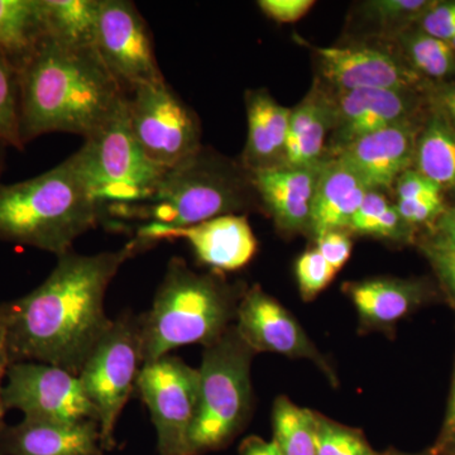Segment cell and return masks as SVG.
Returning <instances> with one entry per match:
<instances>
[{"mask_svg":"<svg viewBox=\"0 0 455 455\" xmlns=\"http://www.w3.org/2000/svg\"><path fill=\"white\" fill-rule=\"evenodd\" d=\"M363 329L385 331L418 309L427 298L423 283L405 278L377 277L347 284Z\"/></svg>","mask_w":455,"mask_h":455,"instance_id":"ffe728a7","label":"cell"},{"mask_svg":"<svg viewBox=\"0 0 455 455\" xmlns=\"http://www.w3.org/2000/svg\"><path fill=\"white\" fill-rule=\"evenodd\" d=\"M253 355L235 324L204 349L202 366L197 368L199 407L188 436V455L226 448L244 429L252 414Z\"/></svg>","mask_w":455,"mask_h":455,"instance_id":"8992f818","label":"cell"},{"mask_svg":"<svg viewBox=\"0 0 455 455\" xmlns=\"http://www.w3.org/2000/svg\"><path fill=\"white\" fill-rule=\"evenodd\" d=\"M137 390L157 433L160 455H188L199 407V370L167 355L140 368Z\"/></svg>","mask_w":455,"mask_h":455,"instance_id":"30bf717a","label":"cell"},{"mask_svg":"<svg viewBox=\"0 0 455 455\" xmlns=\"http://www.w3.org/2000/svg\"><path fill=\"white\" fill-rule=\"evenodd\" d=\"M0 143L22 148L18 73L0 53Z\"/></svg>","mask_w":455,"mask_h":455,"instance_id":"1f68e13d","label":"cell"},{"mask_svg":"<svg viewBox=\"0 0 455 455\" xmlns=\"http://www.w3.org/2000/svg\"><path fill=\"white\" fill-rule=\"evenodd\" d=\"M94 50L128 92L166 82L156 59L152 33L133 2L100 0Z\"/></svg>","mask_w":455,"mask_h":455,"instance_id":"8fae6325","label":"cell"},{"mask_svg":"<svg viewBox=\"0 0 455 455\" xmlns=\"http://www.w3.org/2000/svg\"><path fill=\"white\" fill-rule=\"evenodd\" d=\"M447 455H455V451H451V453H449Z\"/></svg>","mask_w":455,"mask_h":455,"instance_id":"c3c4849f","label":"cell"},{"mask_svg":"<svg viewBox=\"0 0 455 455\" xmlns=\"http://www.w3.org/2000/svg\"><path fill=\"white\" fill-rule=\"evenodd\" d=\"M434 2L427 0H372L363 3V17L383 35L400 36L406 27L420 20Z\"/></svg>","mask_w":455,"mask_h":455,"instance_id":"f546056e","label":"cell"},{"mask_svg":"<svg viewBox=\"0 0 455 455\" xmlns=\"http://www.w3.org/2000/svg\"><path fill=\"white\" fill-rule=\"evenodd\" d=\"M407 64L419 75L434 79L455 75V51L447 42L423 31L401 33Z\"/></svg>","mask_w":455,"mask_h":455,"instance_id":"f1b7e54d","label":"cell"},{"mask_svg":"<svg viewBox=\"0 0 455 455\" xmlns=\"http://www.w3.org/2000/svg\"><path fill=\"white\" fill-rule=\"evenodd\" d=\"M397 202L427 199V197L443 196L442 188L435 182L425 178L416 169L407 170L398 178L396 185Z\"/></svg>","mask_w":455,"mask_h":455,"instance_id":"8d00e7d4","label":"cell"},{"mask_svg":"<svg viewBox=\"0 0 455 455\" xmlns=\"http://www.w3.org/2000/svg\"><path fill=\"white\" fill-rule=\"evenodd\" d=\"M98 455H103V454H98Z\"/></svg>","mask_w":455,"mask_h":455,"instance_id":"f907efd6","label":"cell"},{"mask_svg":"<svg viewBox=\"0 0 455 455\" xmlns=\"http://www.w3.org/2000/svg\"><path fill=\"white\" fill-rule=\"evenodd\" d=\"M103 214L71 156L40 176L0 184V239L11 243L60 257Z\"/></svg>","mask_w":455,"mask_h":455,"instance_id":"3957f363","label":"cell"},{"mask_svg":"<svg viewBox=\"0 0 455 455\" xmlns=\"http://www.w3.org/2000/svg\"><path fill=\"white\" fill-rule=\"evenodd\" d=\"M239 455H283L272 440L251 435L239 445Z\"/></svg>","mask_w":455,"mask_h":455,"instance_id":"ab89813d","label":"cell"},{"mask_svg":"<svg viewBox=\"0 0 455 455\" xmlns=\"http://www.w3.org/2000/svg\"><path fill=\"white\" fill-rule=\"evenodd\" d=\"M46 38L40 0H0V53L18 74Z\"/></svg>","mask_w":455,"mask_h":455,"instance_id":"cb8c5ba5","label":"cell"},{"mask_svg":"<svg viewBox=\"0 0 455 455\" xmlns=\"http://www.w3.org/2000/svg\"><path fill=\"white\" fill-rule=\"evenodd\" d=\"M128 121L146 157L164 171L202 148L196 114L166 82L128 92Z\"/></svg>","mask_w":455,"mask_h":455,"instance_id":"9c48e42d","label":"cell"},{"mask_svg":"<svg viewBox=\"0 0 455 455\" xmlns=\"http://www.w3.org/2000/svg\"><path fill=\"white\" fill-rule=\"evenodd\" d=\"M275 443L283 455H317V412L278 396L272 407Z\"/></svg>","mask_w":455,"mask_h":455,"instance_id":"4316f807","label":"cell"},{"mask_svg":"<svg viewBox=\"0 0 455 455\" xmlns=\"http://www.w3.org/2000/svg\"><path fill=\"white\" fill-rule=\"evenodd\" d=\"M0 455H4V454L0 453Z\"/></svg>","mask_w":455,"mask_h":455,"instance_id":"681fc988","label":"cell"},{"mask_svg":"<svg viewBox=\"0 0 455 455\" xmlns=\"http://www.w3.org/2000/svg\"><path fill=\"white\" fill-rule=\"evenodd\" d=\"M317 455H382L371 447L361 430L317 412Z\"/></svg>","mask_w":455,"mask_h":455,"instance_id":"4dcf8cb0","label":"cell"},{"mask_svg":"<svg viewBox=\"0 0 455 455\" xmlns=\"http://www.w3.org/2000/svg\"><path fill=\"white\" fill-rule=\"evenodd\" d=\"M127 99L118 112L71 156L104 211L146 203L164 172L146 157L134 139L128 121Z\"/></svg>","mask_w":455,"mask_h":455,"instance_id":"52a82bcc","label":"cell"},{"mask_svg":"<svg viewBox=\"0 0 455 455\" xmlns=\"http://www.w3.org/2000/svg\"><path fill=\"white\" fill-rule=\"evenodd\" d=\"M11 364V359H9L8 352L0 353V435L3 433V419H4V412L7 411L4 406V400H3V381L5 379V374H7V370Z\"/></svg>","mask_w":455,"mask_h":455,"instance_id":"b9f144b4","label":"cell"},{"mask_svg":"<svg viewBox=\"0 0 455 455\" xmlns=\"http://www.w3.org/2000/svg\"><path fill=\"white\" fill-rule=\"evenodd\" d=\"M254 197L250 172L242 164L202 147L196 154L164 171L146 203L106 211L123 220L179 228L221 215L241 214L252 206Z\"/></svg>","mask_w":455,"mask_h":455,"instance_id":"5b68a950","label":"cell"},{"mask_svg":"<svg viewBox=\"0 0 455 455\" xmlns=\"http://www.w3.org/2000/svg\"><path fill=\"white\" fill-rule=\"evenodd\" d=\"M348 230L357 235L394 242H407L411 239V227L401 218L396 204L388 202L381 191H368L355 217L350 220Z\"/></svg>","mask_w":455,"mask_h":455,"instance_id":"83f0119b","label":"cell"},{"mask_svg":"<svg viewBox=\"0 0 455 455\" xmlns=\"http://www.w3.org/2000/svg\"><path fill=\"white\" fill-rule=\"evenodd\" d=\"M436 233L455 243V205L453 208L445 209L436 221Z\"/></svg>","mask_w":455,"mask_h":455,"instance_id":"60d3db41","label":"cell"},{"mask_svg":"<svg viewBox=\"0 0 455 455\" xmlns=\"http://www.w3.org/2000/svg\"><path fill=\"white\" fill-rule=\"evenodd\" d=\"M235 326L254 353L269 352L289 358L309 359L331 382L337 381L334 371L298 319L260 287L253 286L242 293Z\"/></svg>","mask_w":455,"mask_h":455,"instance_id":"5bb4252c","label":"cell"},{"mask_svg":"<svg viewBox=\"0 0 455 455\" xmlns=\"http://www.w3.org/2000/svg\"><path fill=\"white\" fill-rule=\"evenodd\" d=\"M243 291L214 275L194 272L182 259H171L151 309L140 316L143 364L180 347L215 343L235 322Z\"/></svg>","mask_w":455,"mask_h":455,"instance_id":"277c9868","label":"cell"},{"mask_svg":"<svg viewBox=\"0 0 455 455\" xmlns=\"http://www.w3.org/2000/svg\"><path fill=\"white\" fill-rule=\"evenodd\" d=\"M449 118V122L451 123V125L455 128V114H451V116H447Z\"/></svg>","mask_w":455,"mask_h":455,"instance_id":"7dc6e473","label":"cell"},{"mask_svg":"<svg viewBox=\"0 0 455 455\" xmlns=\"http://www.w3.org/2000/svg\"><path fill=\"white\" fill-rule=\"evenodd\" d=\"M295 275L301 298L311 301L331 284L337 271L317 252L316 248H313L296 260Z\"/></svg>","mask_w":455,"mask_h":455,"instance_id":"d6a6232c","label":"cell"},{"mask_svg":"<svg viewBox=\"0 0 455 455\" xmlns=\"http://www.w3.org/2000/svg\"><path fill=\"white\" fill-rule=\"evenodd\" d=\"M421 251L438 276L449 301L455 310V243L435 233L424 239Z\"/></svg>","mask_w":455,"mask_h":455,"instance_id":"836d02e7","label":"cell"},{"mask_svg":"<svg viewBox=\"0 0 455 455\" xmlns=\"http://www.w3.org/2000/svg\"><path fill=\"white\" fill-rule=\"evenodd\" d=\"M440 106L445 110L447 116L455 114V83L447 86L439 95Z\"/></svg>","mask_w":455,"mask_h":455,"instance_id":"7bdbcfd3","label":"cell"},{"mask_svg":"<svg viewBox=\"0 0 455 455\" xmlns=\"http://www.w3.org/2000/svg\"><path fill=\"white\" fill-rule=\"evenodd\" d=\"M143 366L140 316L124 314L113 320L77 373L97 412L101 448L116 445L114 431L125 403L137 387Z\"/></svg>","mask_w":455,"mask_h":455,"instance_id":"ba28073f","label":"cell"},{"mask_svg":"<svg viewBox=\"0 0 455 455\" xmlns=\"http://www.w3.org/2000/svg\"><path fill=\"white\" fill-rule=\"evenodd\" d=\"M320 164L315 167L281 164L248 171L257 197L283 232L293 235L310 230L311 208Z\"/></svg>","mask_w":455,"mask_h":455,"instance_id":"ac0fdd59","label":"cell"},{"mask_svg":"<svg viewBox=\"0 0 455 455\" xmlns=\"http://www.w3.org/2000/svg\"><path fill=\"white\" fill-rule=\"evenodd\" d=\"M323 79L335 92L361 89L411 90L420 75L388 47L353 44L315 49Z\"/></svg>","mask_w":455,"mask_h":455,"instance_id":"9a60e30c","label":"cell"},{"mask_svg":"<svg viewBox=\"0 0 455 455\" xmlns=\"http://www.w3.org/2000/svg\"><path fill=\"white\" fill-rule=\"evenodd\" d=\"M368 191L370 188L339 158L323 161L311 208L310 232L314 238L328 230H348Z\"/></svg>","mask_w":455,"mask_h":455,"instance_id":"44dd1931","label":"cell"},{"mask_svg":"<svg viewBox=\"0 0 455 455\" xmlns=\"http://www.w3.org/2000/svg\"><path fill=\"white\" fill-rule=\"evenodd\" d=\"M5 381V410H18L26 419L97 421V412L79 377L64 368L38 362H14L9 364Z\"/></svg>","mask_w":455,"mask_h":455,"instance_id":"7c38bea8","label":"cell"},{"mask_svg":"<svg viewBox=\"0 0 455 455\" xmlns=\"http://www.w3.org/2000/svg\"><path fill=\"white\" fill-rule=\"evenodd\" d=\"M132 256L128 244L116 252L60 256L37 289L8 302L11 363L38 362L77 376L112 325L104 307L108 287Z\"/></svg>","mask_w":455,"mask_h":455,"instance_id":"6da1fadb","label":"cell"},{"mask_svg":"<svg viewBox=\"0 0 455 455\" xmlns=\"http://www.w3.org/2000/svg\"><path fill=\"white\" fill-rule=\"evenodd\" d=\"M315 248L317 252L324 257L326 262L338 272L348 262L353 242L347 230H328L315 236Z\"/></svg>","mask_w":455,"mask_h":455,"instance_id":"e575fe53","label":"cell"},{"mask_svg":"<svg viewBox=\"0 0 455 455\" xmlns=\"http://www.w3.org/2000/svg\"><path fill=\"white\" fill-rule=\"evenodd\" d=\"M4 145L3 143H0V172H2V167H3V149H4Z\"/></svg>","mask_w":455,"mask_h":455,"instance_id":"bcb514c9","label":"cell"},{"mask_svg":"<svg viewBox=\"0 0 455 455\" xmlns=\"http://www.w3.org/2000/svg\"><path fill=\"white\" fill-rule=\"evenodd\" d=\"M419 22L421 31L448 44L455 37V2L434 3Z\"/></svg>","mask_w":455,"mask_h":455,"instance_id":"d590c367","label":"cell"},{"mask_svg":"<svg viewBox=\"0 0 455 455\" xmlns=\"http://www.w3.org/2000/svg\"><path fill=\"white\" fill-rule=\"evenodd\" d=\"M334 125L331 149L334 156L362 137L411 121L415 94L411 90L361 89L331 95Z\"/></svg>","mask_w":455,"mask_h":455,"instance_id":"2e32d148","label":"cell"},{"mask_svg":"<svg viewBox=\"0 0 455 455\" xmlns=\"http://www.w3.org/2000/svg\"><path fill=\"white\" fill-rule=\"evenodd\" d=\"M8 322L9 310L7 302V304L0 305V353L7 350Z\"/></svg>","mask_w":455,"mask_h":455,"instance_id":"ee69618b","label":"cell"},{"mask_svg":"<svg viewBox=\"0 0 455 455\" xmlns=\"http://www.w3.org/2000/svg\"><path fill=\"white\" fill-rule=\"evenodd\" d=\"M315 2L313 0H259L263 13L278 23H293L307 16Z\"/></svg>","mask_w":455,"mask_h":455,"instance_id":"74e56055","label":"cell"},{"mask_svg":"<svg viewBox=\"0 0 455 455\" xmlns=\"http://www.w3.org/2000/svg\"><path fill=\"white\" fill-rule=\"evenodd\" d=\"M415 164L442 190L455 188V128L442 116H434L419 134Z\"/></svg>","mask_w":455,"mask_h":455,"instance_id":"484cf974","label":"cell"},{"mask_svg":"<svg viewBox=\"0 0 455 455\" xmlns=\"http://www.w3.org/2000/svg\"><path fill=\"white\" fill-rule=\"evenodd\" d=\"M18 83L23 145L55 132L88 140L128 95L94 49H71L50 38L20 71Z\"/></svg>","mask_w":455,"mask_h":455,"instance_id":"7a4b0ae2","label":"cell"},{"mask_svg":"<svg viewBox=\"0 0 455 455\" xmlns=\"http://www.w3.org/2000/svg\"><path fill=\"white\" fill-rule=\"evenodd\" d=\"M247 143L242 166L247 171L283 164L291 109L278 104L266 90L245 94Z\"/></svg>","mask_w":455,"mask_h":455,"instance_id":"7402d4cb","label":"cell"},{"mask_svg":"<svg viewBox=\"0 0 455 455\" xmlns=\"http://www.w3.org/2000/svg\"><path fill=\"white\" fill-rule=\"evenodd\" d=\"M334 110L331 95L314 86L290 114L289 133L283 164L315 167L324 161L325 142L333 131Z\"/></svg>","mask_w":455,"mask_h":455,"instance_id":"603a6c76","label":"cell"},{"mask_svg":"<svg viewBox=\"0 0 455 455\" xmlns=\"http://www.w3.org/2000/svg\"><path fill=\"white\" fill-rule=\"evenodd\" d=\"M418 139L411 119L362 137L333 157L343 161L370 190L383 193L415 164Z\"/></svg>","mask_w":455,"mask_h":455,"instance_id":"e0dca14e","label":"cell"},{"mask_svg":"<svg viewBox=\"0 0 455 455\" xmlns=\"http://www.w3.org/2000/svg\"><path fill=\"white\" fill-rule=\"evenodd\" d=\"M173 239H184L200 262L217 271L243 268L253 259L259 248L252 227L242 214L221 215L188 227L146 223L139 227L136 238L128 245L136 254L158 242Z\"/></svg>","mask_w":455,"mask_h":455,"instance_id":"4fadbf2b","label":"cell"},{"mask_svg":"<svg viewBox=\"0 0 455 455\" xmlns=\"http://www.w3.org/2000/svg\"><path fill=\"white\" fill-rule=\"evenodd\" d=\"M47 38L71 47L94 49L100 0H40Z\"/></svg>","mask_w":455,"mask_h":455,"instance_id":"d4e9b609","label":"cell"},{"mask_svg":"<svg viewBox=\"0 0 455 455\" xmlns=\"http://www.w3.org/2000/svg\"><path fill=\"white\" fill-rule=\"evenodd\" d=\"M382 455H431V453L429 451V453L412 454L405 453V451H396V449H388V451H386L385 453H382Z\"/></svg>","mask_w":455,"mask_h":455,"instance_id":"f6af8a7d","label":"cell"},{"mask_svg":"<svg viewBox=\"0 0 455 455\" xmlns=\"http://www.w3.org/2000/svg\"><path fill=\"white\" fill-rule=\"evenodd\" d=\"M453 451H455V370L451 395L448 398L444 424H443L438 442H436L435 447L430 453L431 455H447Z\"/></svg>","mask_w":455,"mask_h":455,"instance_id":"f35d334b","label":"cell"},{"mask_svg":"<svg viewBox=\"0 0 455 455\" xmlns=\"http://www.w3.org/2000/svg\"><path fill=\"white\" fill-rule=\"evenodd\" d=\"M4 455H98L100 430L94 420L23 419L2 433Z\"/></svg>","mask_w":455,"mask_h":455,"instance_id":"d6986e66","label":"cell"}]
</instances>
